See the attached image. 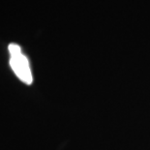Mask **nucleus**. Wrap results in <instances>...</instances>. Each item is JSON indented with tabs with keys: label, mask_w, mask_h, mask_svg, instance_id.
Here are the masks:
<instances>
[{
	"label": "nucleus",
	"mask_w": 150,
	"mask_h": 150,
	"mask_svg": "<svg viewBox=\"0 0 150 150\" xmlns=\"http://www.w3.org/2000/svg\"><path fill=\"white\" fill-rule=\"evenodd\" d=\"M9 52L11 55L10 65L16 76L24 83L31 84L33 79L29 62L26 57L21 53V47L17 44L9 45Z\"/></svg>",
	"instance_id": "nucleus-1"
}]
</instances>
